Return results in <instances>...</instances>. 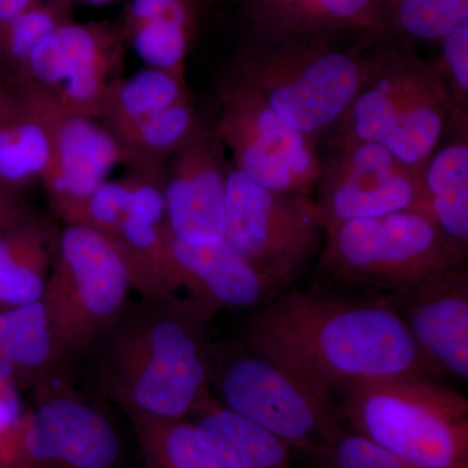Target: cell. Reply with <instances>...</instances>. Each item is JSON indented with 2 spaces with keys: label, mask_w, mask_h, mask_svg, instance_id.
<instances>
[{
  "label": "cell",
  "mask_w": 468,
  "mask_h": 468,
  "mask_svg": "<svg viewBox=\"0 0 468 468\" xmlns=\"http://www.w3.org/2000/svg\"><path fill=\"white\" fill-rule=\"evenodd\" d=\"M243 335L332 393L387 378L442 377L388 298L280 292L255 311Z\"/></svg>",
  "instance_id": "6da1fadb"
},
{
  "label": "cell",
  "mask_w": 468,
  "mask_h": 468,
  "mask_svg": "<svg viewBox=\"0 0 468 468\" xmlns=\"http://www.w3.org/2000/svg\"><path fill=\"white\" fill-rule=\"evenodd\" d=\"M217 311L172 292L124 314L101 356L104 388L126 412L184 420L208 402Z\"/></svg>",
  "instance_id": "7a4b0ae2"
},
{
  "label": "cell",
  "mask_w": 468,
  "mask_h": 468,
  "mask_svg": "<svg viewBox=\"0 0 468 468\" xmlns=\"http://www.w3.org/2000/svg\"><path fill=\"white\" fill-rule=\"evenodd\" d=\"M367 51L362 38L343 46L248 36L224 70L260 94L288 124L318 140L335 128L358 94Z\"/></svg>",
  "instance_id": "3957f363"
},
{
  "label": "cell",
  "mask_w": 468,
  "mask_h": 468,
  "mask_svg": "<svg viewBox=\"0 0 468 468\" xmlns=\"http://www.w3.org/2000/svg\"><path fill=\"white\" fill-rule=\"evenodd\" d=\"M341 423L415 468H468V401L436 378L408 377L351 385Z\"/></svg>",
  "instance_id": "277c9868"
},
{
  "label": "cell",
  "mask_w": 468,
  "mask_h": 468,
  "mask_svg": "<svg viewBox=\"0 0 468 468\" xmlns=\"http://www.w3.org/2000/svg\"><path fill=\"white\" fill-rule=\"evenodd\" d=\"M212 384L224 408L272 433L294 454H314L344 430L332 392L243 335L214 344Z\"/></svg>",
  "instance_id": "5b68a950"
},
{
  "label": "cell",
  "mask_w": 468,
  "mask_h": 468,
  "mask_svg": "<svg viewBox=\"0 0 468 468\" xmlns=\"http://www.w3.org/2000/svg\"><path fill=\"white\" fill-rule=\"evenodd\" d=\"M368 45L358 94L335 125L337 138L381 144L423 174L451 124L449 107L426 61L411 46Z\"/></svg>",
  "instance_id": "8992f818"
},
{
  "label": "cell",
  "mask_w": 468,
  "mask_h": 468,
  "mask_svg": "<svg viewBox=\"0 0 468 468\" xmlns=\"http://www.w3.org/2000/svg\"><path fill=\"white\" fill-rule=\"evenodd\" d=\"M42 303L48 314L55 366L72 365L109 337L126 310L133 286L115 246L82 224L58 236Z\"/></svg>",
  "instance_id": "52a82bcc"
},
{
  "label": "cell",
  "mask_w": 468,
  "mask_h": 468,
  "mask_svg": "<svg viewBox=\"0 0 468 468\" xmlns=\"http://www.w3.org/2000/svg\"><path fill=\"white\" fill-rule=\"evenodd\" d=\"M466 252L426 215L402 211L328 228L318 260L337 282L392 294L464 266Z\"/></svg>",
  "instance_id": "ba28073f"
},
{
  "label": "cell",
  "mask_w": 468,
  "mask_h": 468,
  "mask_svg": "<svg viewBox=\"0 0 468 468\" xmlns=\"http://www.w3.org/2000/svg\"><path fill=\"white\" fill-rule=\"evenodd\" d=\"M325 223L315 199L280 193L229 167L226 241L261 275L285 288L319 257Z\"/></svg>",
  "instance_id": "9c48e42d"
},
{
  "label": "cell",
  "mask_w": 468,
  "mask_h": 468,
  "mask_svg": "<svg viewBox=\"0 0 468 468\" xmlns=\"http://www.w3.org/2000/svg\"><path fill=\"white\" fill-rule=\"evenodd\" d=\"M217 97L218 115L212 126L232 154L233 167L267 189L311 196L322 174L316 138L288 124L226 70Z\"/></svg>",
  "instance_id": "30bf717a"
},
{
  "label": "cell",
  "mask_w": 468,
  "mask_h": 468,
  "mask_svg": "<svg viewBox=\"0 0 468 468\" xmlns=\"http://www.w3.org/2000/svg\"><path fill=\"white\" fill-rule=\"evenodd\" d=\"M126 43L119 24H64L32 52L12 77L45 98L63 116L97 120L120 79ZM5 75V73H3Z\"/></svg>",
  "instance_id": "8fae6325"
},
{
  "label": "cell",
  "mask_w": 468,
  "mask_h": 468,
  "mask_svg": "<svg viewBox=\"0 0 468 468\" xmlns=\"http://www.w3.org/2000/svg\"><path fill=\"white\" fill-rule=\"evenodd\" d=\"M421 176L381 144L335 138L322 163L318 206L328 228L402 211L423 214Z\"/></svg>",
  "instance_id": "7c38bea8"
},
{
  "label": "cell",
  "mask_w": 468,
  "mask_h": 468,
  "mask_svg": "<svg viewBox=\"0 0 468 468\" xmlns=\"http://www.w3.org/2000/svg\"><path fill=\"white\" fill-rule=\"evenodd\" d=\"M119 454L115 428L100 411L54 397L0 441V468H112Z\"/></svg>",
  "instance_id": "4fadbf2b"
},
{
  "label": "cell",
  "mask_w": 468,
  "mask_h": 468,
  "mask_svg": "<svg viewBox=\"0 0 468 468\" xmlns=\"http://www.w3.org/2000/svg\"><path fill=\"white\" fill-rule=\"evenodd\" d=\"M228 171L214 126L199 122L165 168L167 227L175 239L192 245L224 241Z\"/></svg>",
  "instance_id": "5bb4252c"
},
{
  "label": "cell",
  "mask_w": 468,
  "mask_h": 468,
  "mask_svg": "<svg viewBox=\"0 0 468 468\" xmlns=\"http://www.w3.org/2000/svg\"><path fill=\"white\" fill-rule=\"evenodd\" d=\"M163 280L165 291L189 292L209 309H260L282 291L261 275L224 239L217 245H192L165 233Z\"/></svg>",
  "instance_id": "9a60e30c"
},
{
  "label": "cell",
  "mask_w": 468,
  "mask_h": 468,
  "mask_svg": "<svg viewBox=\"0 0 468 468\" xmlns=\"http://www.w3.org/2000/svg\"><path fill=\"white\" fill-rule=\"evenodd\" d=\"M441 375L468 380V273L454 268L387 297Z\"/></svg>",
  "instance_id": "2e32d148"
},
{
  "label": "cell",
  "mask_w": 468,
  "mask_h": 468,
  "mask_svg": "<svg viewBox=\"0 0 468 468\" xmlns=\"http://www.w3.org/2000/svg\"><path fill=\"white\" fill-rule=\"evenodd\" d=\"M119 165L131 167L133 158L106 126L90 117L64 116L41 180L55 208L68 221Z\"/></svg>",
  "instance_id": "e0dca14e"
},
{
  "label": "cell",
  "mask_w": 468,
  "mask_h": 468,
  "mask_svg": "<svg viewBox=\"0 0 468 468\" xmlns=\"http://www.w3.org/2000/svg\"><path fill=\"white\" fill-rule=\"evenodd\" d=\"M63 117L32 89L0 73V184L24 192L41 180Z\"/></svg>",
  "instance_id": "ac0fdd59"
},
{
  "label": "cell",
  "mask_w": 468,
  "mask_h": 468,
  "mask_svg": "<svg viewBox=\"0 0 468 468\" xmlns=\"http://www.w3.org/2000/svg\"><path fill=\"white\" fill-rule=\"evenodd\" d=\"M248 36L267 41H343L371 29L378 0H239Z\"/></svg>",
  "instance_id": "d6986e66"
},
{
  "label": "cell",
  "mask_w": 468,
  "mask_h": 468,
  "mask_svg": "<svg viewBox=\"0 0 468 468\" xmlns=\"http://www.w3.org/2000/svg\"><path fill=\"white\" fill-rule=\"evenodd\" d=\"M196 415L197 437L224 468H300L291 446L214 399Z\"/></svg>",
  "instance_id": "ffe728a7"
},
{
  "label": "cell",
  "mask_w": 468,
  "mask_h": 468,
  "mask_svg": "<svg viewBox=\"0 0 468 468\" xmlns=\"http://www.w3.org/2000/svg\"><path fill=\"white\" fill-rule=\"evenodd\" d=\"M58 236L29 212L0 230V303L17 307L42 301Z\"/></svg>",
  "instance_id": "44dd1931"
},
{
  "label": "cell",
  "mask_w": 468,
  "mask_h": 468,
  "mask_svg": "<svg viewBox=\"0 0 468 468\" xmlns=\"http://www.w3.org/2000/svg\"><path fill=\"white\" fill-rule=\"evenodd\" d=\"M423 215L446 237L467 249L468 133L435 151L421 176Z\"/></svg>",
  "instance_id": "7402d4cb"
},
{
  "label": "cell",
  "mask_w": 468,
  "mask_h": 468,
  "mask_svg": "<svg viewBox=\"0 0 468 468\" xmlns=\"http://www.w3.org/2000/svg\"><path fill=\"white\" fill-rule=\"evenodd\" d=\"M468 23V0H378L366 42L401 43L442 41Z\"/></svg>",
  "instance_id": "603a6c76"
},
{
  "label": "cell",
  "mask_w": 468,
  "mask_h": 468,
  "mask_svg": "<svg viewBox=\"0 0 468 468\" xmlns=\"http://www.w3.org/2000/svg\"><path fill=\"white\" fill-rule=\"evenodd\" d=\"M52 367L50 328L42 301L0 313V378L24 385Z\"/></svg>",
  "instance_id": "cb8c5ba5"
},
{
  "label": "cell",
  "mask_w": 468,
  "mask_h": 468,
  "mask_svg": "<svg viewBox=\"0 0 468 468\" xmlns=\"http://www.w3.org/2000/svg\"><path fill=\"white\" fill-rule=\"evenodd\" d=\"M189 95L186 82L165 70L147 67L129 79L117 80L101 119L111 133H115Z\"/></svg>",
  "instance_id": "d4e9b609"
},
{
  "label": "cell",
  "mask_w": 468,
  "mask_h": 468,
  "mask_svg": "<svg viewBox=\"0 0 468 468\" xmlns=\"http://www.w3.org/2000/svg\"><path fill=\"white\" fill-rule=\"evenodd\" d=\"M198 125L189 95L112 134L133 158L134 165H163V160L171 158L186 144Z\"/></svg>",
  "instance_id": "484cf974"
},
{
  "label": "cell",
  "mask_w": 468,
  "mask_h": 468,
  "mask_svg": "<svg viewBox=\"0 0 468 468\" xmlns=\"http://www.w3.org/2000/svg\"><path fill=\"white\" fill-rule=\"evenodd\" d=\"M153 468H224L199 441L192 421L163 420L128 412Z\"/></svg>",
  "instance_id": "4316f807"
},
{
  "label": "cell",
  "mask_w": 468,
  "mask_h": 468,
  "mask_svg": "<svg viewBox=\"0 0 468 468\" xmlns=\"http://www.w3.org/2000/svg\"><path fill=\"white\" fill-rule=\"evenodd\" d=\"M73 21L70 0H42L0 32V73L15 76L34 48L58 27Z\"/></svg>",
  "instance_id": "83f0119b"
},
{
  "label": "cell",
  "mask_w": 468,
  "mask_h": 468,
  "mask_svg": "<svg viewBox=\"0 0 468 468\" xmlns=\"http://www.w3.org/2000/svg\"><path fill=\"white\" fill-rule=\"evenodd\" d=\"M439 43V54L426 64L448 103L451 125L468 133V23Z\"/></svg>",
  "instance_id": "f1b7e54d"
},
{
  "label": "cell",
  "mask_w": 468,
  "mask_h": 468,
  "mask_svg": "<svg viewBox=\"0 0 468 468\" xmlns=\"http://www.w3.org/2000/svg\"><path fill=\"white\" fill-rule=\"evenodd\" d=\"M304 460L310 462L309 468H415L346 427L334 442Z\"/></svg>",
  "instance_id": "f546056e"
},
{
  "label": "cell",
  "mask_w": 468,
  "mask_h": 468,
  "mask_svg": "<svg viewBox=\"0 0 468 468\" xmlns=\"http://www.w3.org/2000/svg\"><path fill=\"white\" fill-rule=\"evenodd\" d=\"M20 419L21 405L16 385L7 378H0V441L17 426Z\"/></svg>",
  "instance_id": "4dcf8cb0"
},
{
  "label": "cell",
  "mask_w": 468,
  "mask_h": 468,
  "mask_svg": "<svg viewBox=\"0 0 468 468\" xmlns=\"http://www.w3.org/2000/svg\"><path fill=\"white\" fill-rule=\"evenodd\" d=\"M23 190L12 189L0 184V230L27 214Z\"/></svg>",
  "instance_id": "1f68e13d"
},
{
  "label": "cell",
  "mask_w": 468,
  "mask_h": 468,
  "mask_svg": "<svg viewBox=\"0 0 468 468\" xmlns=\"http://www.w3.org/2000/svg\"><path fill=\"white\" fill-rule=\"evenodd\" d=\"M42 0H0V32Z\"/></svg>",
  "instance_id": "d6a6232c"
},
{
  "label": "cell",
  "mask_w": 468,
  "mask_h": 468,
  "mask_svg": "<svg viewBox=\"0 0 468 468\" xmlns=\"http://www.w3.org/2000/svg\"><path fill=\"white\" fill-rule=\"evenodd\" d=\"M70 2H85L90 5H107V3L115 2V0H70Z\"/></svg>",
  "instance_id": "836d02e7"
},
{
  "label": "cell",
  "mask_w": 468,
  "mask_h": 468,
  "mask_svg": "<svg viewBox=\"0 0 468 468\" xmlns=\"http://www.w3.org/2000/svg\"><path fill=\"white\" fill-rule=\"evenodd\" d=\"M300 468H309V467H300Z\"/></svg>",
  "instance_id": "e575fe53"
}]
</instances>
